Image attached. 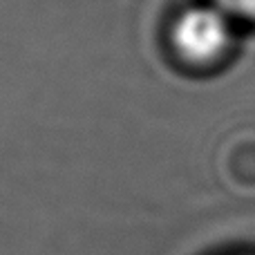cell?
<instances>
[{"label":"cell","mask_w":255,"mask_h":255,"mask_svg":"<svg viewBox=\"0 0 255 255\" xmlns=\"http://www.w3.org/2000/svg\"><path fill=\"white\" fill-rule=\"evenodd\" d=\"M220 4L238 16L255 18V0H220Z\"/></svg>","instance_id":"2"},{"label":"cell","mask_w":255,"mask_h":255,"mask_svg":"<svg viewBox=\"0 0 255 255\" xmlns=\"http://www.w3.org/2000/svg\"><path fill=\"white\" fill-rule=\"evenodd\" d=\"M231 38V27L224 9L190 7L175 25V45L190 61H211L224 52Z\"/></svg>","instance_id":"1"}]
</instances>
